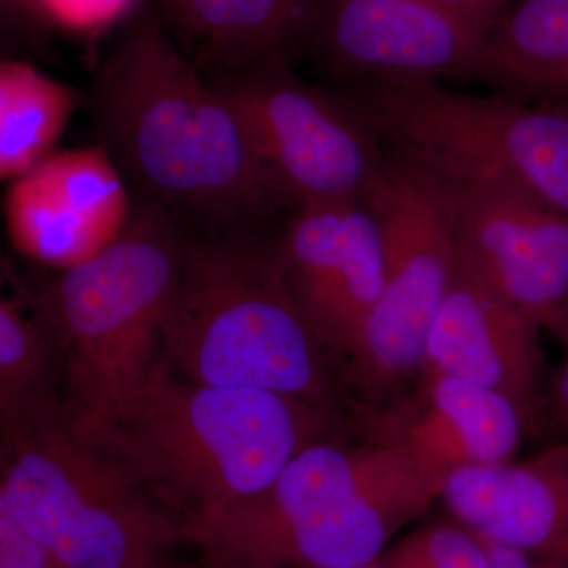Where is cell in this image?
Returning a JSON list of instances; mask_svg holds the SVG:
<instances>
[{
    "mask_svg": "<svg viewBox=\"0 0 568 568\" xmlns=\"http://www.w3.org/2000/svg\"><path fill=\"white\" fill-rule=\"evenodd\" d=\"M335 417L294 396L192 383L160 358L129 409L84 436L192 511L190 528L261 495L295 455L325 439Z\"/></svg>",
    "mask_w": 568,
    "mask_h": 568,
    "instance_id": "obj_2",
    "label": "cell"
},
{
    "mask_svg": "<svg viewBox=\"0 0 568 568\" xmlns=\"http://www.w3.org/2000/svg\"><path fill=\"white\" fill-rule=\"evenodd\" d=\"M0 568H59L50 551L0 504Z\"/></svg>",
    "mask_w": 568,
    "mask_h": 568,
    "instance_id": "obj_22",
    "label": "cell"
},
{
    "mask_svg": "<svg viewBox=\"0 0 568 568\" xmlns=\"http://www.w3.org/2000/svg\"><path fill=\"white\" fill-rule=\"evenodd\" d=\"M443 182L463 260L556 338L568 320V216L514 182Z\"/></svg>",
    "mask_w": 568,
    "mask_h": 568,
    "instance_id": "obj_10",
    "label": "cell"
},
{
    "mask_svg": "<svg viewBox=\"0 0 568 568\" xmlns=\"http://www.w3.org/2000/svg\"><path fill=\"white\" fill-rule=\"evenodd\" d=\"M48 369L44 336L20 301L0 304V417L7 439L39 420Z\"/></svg>",
    "mask_w": 568,
    "mask_h": 568,
    "instance_id": "obj_20",
    "label": "cell"
},
{
    "mask_svg": "<svg viewBox=\"0 0 568 568\" xmlns=\"http://www.w3.org/2000/svg\"><path fill=\"white\" fill-rule=\"evenodd\" d=\"M440 500L485 544L568 568V440H549L519 462L455 470Z\"/></svg>",
    "mask_w": 568,
    "mask_h": 568,
    "instance_id": "obj_16",
    "label": "cell"
},
{
    "mask_svg": "<svg viewBox=\"0 0 568 568\" xmlns=\"http://www.w3.org/2000/svg\"><path fill=\"white\" fill-rule=\"evenodd\" d=\"M383 568H489L488 545L448 515L407 530L381 555Z\"/></svg>",
    "mask_w": 568,
    "mask_h": 568,
    "instance_id": "obj_21",
    "label": "cell"
},
{
    "mask_svg": "<svg viewBox=\"0 0 568 568\" xmlns=\"http://www.w3.org/2000/svg\"><path fill=\"white\" fill-rule=\"evenodd\" d=\"M130 215L121 170L104 148L50 153L11 182L6 197L14 248L62 271L103 252Z\"/></svg>",
    "mask_w": 568,
    "mask_h": 568,
    "instance_id": "obj_13",
    "label": "cell"
},
{
    "mask_svg": "<svg viewBox=\"0 0 568 568\" xmlns=\"http://www.w3.org/2000/svg\"><path fill=\"white\" fill-rule=\"evenodd\" d=\"M3 22L17 31L36 33L54 26L47 0H0Z\"/></svg>",
    "mask_w": 568,
    "mask_h": 568,
    "instance_id": "obj_25",
    "label": "cell"
},
{
    "mask_svg": "<svg viewBox=\"0 0 568 568\" xmlns=\"http://www.w3.org/2000/svg\"><path fill=\"white\" fill-rule=\"evenodd\" d=\"M0 504L59 568H152L179 534L129 462L41 417L9 439Z\"/></svg>",
    "mask_w": 568,
    "mask_h": 568,
    "instance_id": "obj_5",
    "label": "cell"
},
{
    "mask_svg": "<svg viewBox=\"0 0 568 568\" xmlns=\"http://www.w3.org/2000/svg\"><path fill=\"white\" fill-rule=\"evenodd\" d=\"M80 102L32 63H0V178L17 181L52 153Z\"/></svg>",
    "mask_w": 568,
    "mask_h": 568,
    "instance_id": "obj_18",
    "label": "cell"
},
{
    "mask_svg": "<svg viewBox=\"0 0 568 568\" xmlns=\"http://www.w3.org/2000/svg\"><path fill=\"white\" fill-rule=\"evenodd\" d=\"M327 351L295 304L280 256L197 244L164 323L163 364L203 386L260 388L334 410Z\"/></svg>",
    "mask_w": 568,
    "mask_h": 568,
    "instance_id": "obj_3",
    "label": "cell"
},
{
    "mask_svg": "<svg viewBox=\"0 0 568 568\" xmlns=\"http://www.w3.org/2000/svg\"><path fill=\"white\" fill-rule=\"evenodd\" d=\"M568 73V0H517L489 32L477 81L538 100Z\"/></svg>",
    "mask_w": 568,
    "mask_h": 568,
    "instance_id": "obj_17",
    "label": "cell"
},
{
    "mask_svg": "<svg viewBox=\"0 0 568 568\" xmlns=\"http://www.w3.org/2000/svg\"><path fill=\"white\" fill-rule=\"evenodd\" d=\"M489 555H491V567L489 568H549L537 560L514 551V549L495 547L488 545Z\"/></svg>",
    "mask_w": 568,
    "mask_h": 568,
    "instance_id": "obj_27",
    "label": "cell"
},
{
    "mask_svg": "<svg viewBox=\"0 0 568 568\" xmlns=\"http://www.w3.org/2000/svg\"><path fill=\"white\" fill-rule=\"evenodd\" d=\"M224 85L287 205L361 201L376 181L386 145L345 95L295 77L276 51Z\"/></svg>",
    "mask_w": 568,
    "mask_h": 568,
    "instance_id": "obj_8",
    "label": "cell"
},
{
    "mask_svg": "<svg viewBox=\"0 0 568 568\" xmlns=\"http://www.w3.org/2000/svg\"><path fill=\"white\" fill-rule=\"evenodd\" d=\"M185 250L170 211H132L103 252L63 271L51 313L67 349V379L77 417L93 435L129 409L162 358V338Z\"/></svg>",
    "mask_w": 568,
    "mask_h": 568,
    "instance_id": "obj_4",
    "label": "cell"
},
{
    "mask_svg": "<svg viewBox=\"0 0 568 568\" xmlns=\"http://www.w3.org/2000/svg\"><path fill=\"white\" fill-rule=\"evenodd\" d=\"M364 201L383 234L384 286L349 369L372 409L375 402H394L420 376L459 245L446 183L387 145Z\"/></svg>",
    "mask_w": 568,
    "mask_h": 568,
    "instance_id": "obj_7",
    "label": "cell"
},
{
    "mask_svg": "<svg viewBox=\"0 0 568 568\" xmlns=\"http://www.w3.org/2000/svg\"><path fill=\"white\" fill-rule=\"evenodd\" d=\"M353 568H383L381 566V558H377L375 560H372V562H366L364 566L353 567Z\"/></svg>",
    "mask_w": 568,
    "mask_h": 568,
    "instance_id": "obj_29",
    "label": "cell"
},
{
    "mask_svg": "<svg viewBox=\"0 0 568 568\" xmlns=\"http://www.w3.org/2000/svg\"><path fill=\"white\" fill-rule=\"evenodd\" d=\"M317 44L351 82L476 80L487 36L433 0H323Z\"/></svg>",
    "mask_w": 568,
    "mask_h": 568,
    "instance_id": "obj_12",
    "label": "cell"
},
{
    "mask_svg": "<svg viewBox=\"0 0 568 568\" xmlns=\"http://www.w3.org/2000/svg\"><path fill=\"white\" fill-rule=\"evenodd\" d=\"M171 26L201 54L245 69L283 51L282 0H163Z\"/></svg>",
    "mask_w": 568,
    "mask_h": 568,
    "instance_id": "obj_19",
    "label": "cell"
},
{
    "mask_svg": "<svg viewBox=\"0 0 568 568\" xmlns=\"http://www.w3.org/2000/svg\"><path fill=\"white\" fill-rule=\"evenodd\" d=\"M541 328L458 257L437 313L420 373L473 381L507 396L528 418L532 435L545 386Z\"/></svg>",
    "mask_w": 568,
    "mask_h": 568,
    "instance_id": "obj_14",
    "label": "cell"
},
{
    "mask_svg": "<svg viewBox=\"0 0 568 568\" xmlns=\"http://www.w3.org/2000/svg\"><path fill=\"white\" fill-rule=\"evenodd\" d=\"M358 428L402 444L418 465L446 480L465 467L517 457L532 435L507 396L463 377L420 373L402 396L366 413Z\"/></svg>",
    "mask_w": 568,
    "mask_h": 568,
    "instance_id": "obj_15",
    "label": "cell"
},
{
    "mask_svg": "<svg viewBox=\"0 0 568 568\" xmlns=\"http://www.w3.org/2000/svg\"><path fill=\"white\" fill-rule=\"evenodd\" d=\"M417 463L402 444L368 433L355 446L321 439L261 495L190 526V536L227 562L278 568L349 500Z\"/></svg>",
    "mask_w": 568,
    "mask_h": 568,
    "instance_id": "obj_9",
    "label": "cell"
},
{
    "mask_svg": "<svg viewBox=\"0 0 568 568\" xmlns=\"http://www.w3.org/2000/svg\"><path fill=\"white\" fill-rule=\"evenodd\" d=\"M433 2L458 14L478 31L484 32L488 39L489 32L517 0H433Z\"/></svg>",
    "mask_w": 568,
    "mask_h": 568,
    "instance_id": "obj_24",
    "label": "cell"
},
{
    "mask_svg": "<svg viewBox=\"0 0 568 568\" xmlns=\"http://www.w3.org/2000/svg\"><path fill=\"white\" fill-rule=\"evenodd\" d=\"M538 100H568V73L559 78Z\"/></svg>",
    "mask_w": 568,
    "mask_h": 568,
    "instance_id": "obj_28",
    "label": "cell"
},
{
    "mask_svg": "<svg viewBox=\"0 0 568 568\" xmlns=\"http://www.w3.org/2000/svg\"><path fill=\"white\" fill-rule=\"evenodd\" d=\"M280 256L295 304L325 351L353 365L384 286V244L361 201L297 209Z\"/></svg>",
    "mask_w": 568,
    "mask_h": 568,
    "instance_id": "obj_11",
    "label": "cell"
},
{
    "mask_svg": "<svg viewBox=\"0 0 568 568\" xmlns=\"http://www.w3.org/2000/svg\"><path fill=\"white\" fill-rule=\"evenodd\" d=\"M321 2H323V0H282L283 26L284 33H286V41L297 31L302 21L315 17Z\"/></svg>",
    "mask_w": 568,
    "mask_h": 568,
    "instance_id": "obj_26",
    "label": "cell"
},
{
    "mask_svg": "<svg viewBox=\"0 0 568 568\" xmlns=\"http://www.w3.org/2000/svg\"><path fill=\"white\" fill-rule=\"evenodd\" d=\"M556 339L562 346L564 361L545 386L536 435L568 440V320Z\"/></svg>",
    "mask_w": 568,
    "mask_h": 568,
    "instance_id": "obj_23",
    "label": "cell"
},
{
    "mask_svg": "<svg viewBox=\"0 0 568 568\" xmlns=\"http://www.w3.org/2000/svg\"><path fill=\"white\" fill-rule=\"evenodd\" d=\"M387 148L446 182L521 185L568 216V100L448 91L439 82H351Z\"/></svg>",
    "mask_w": 568,
    "mask_h": 568,
    "instance_id": "obj_6",
    "label": "cell"
},
{
    "mask_svg": "<svg viewBox=\"0 0 568 568\" xmlns=\"http://www.w3.org/2000/svg\"><path fill=\"white\" fill-rule=\"evenodd\" d=\"M91 108L103 148L164 209L235 222L290 207L233 100L159 22H141L112 52Z\"/></svg>",
    "mask_w": 568,
    "mask_h": 568,
    "instance_id": "obj_1",
    "label": "cell"
}]
</instances>
